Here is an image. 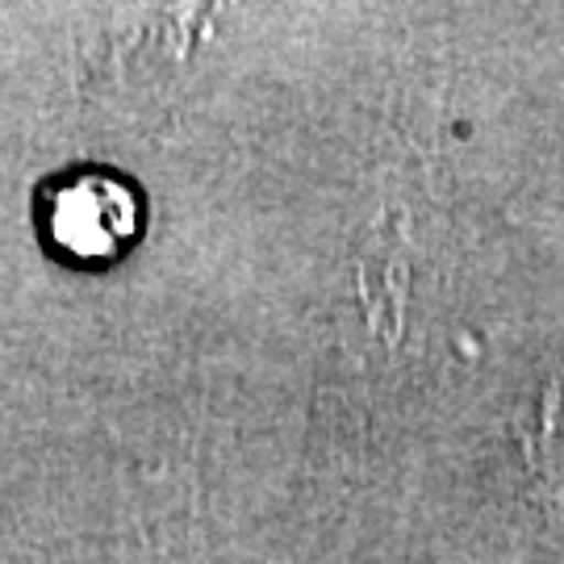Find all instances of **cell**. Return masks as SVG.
Listing matches in <instances>:
<instances>
[{
	"label": "cell",
	"mask_w": 564,
	"mask_h": 564,
	"mask_svg": "<svg viewBox=\"0 0 564 564\" xmlns=\"http://www.w3.org/2000/svg\"><path fill=\"white\" fill-rule=\"evenodd\" d=\"M42 226L51 247L76 263H105L139 235V197L113 176H72L46 193Z\"/></svg>",
	"instance_id": "cell-1"
}]
</instances>
